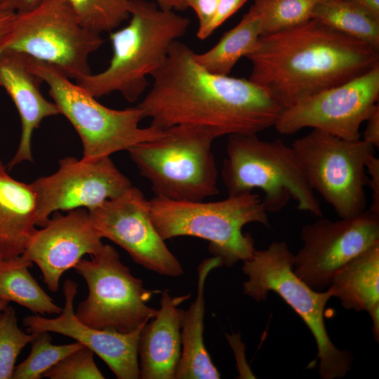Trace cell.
I'll return each mask as SVG.
<instances>
[{
	"mask_svg": "<svg viewBox=\"0 0 379 379\" xmlns=\"http://www.w3.org/2000/svg\"><path fill=\"white\" fill-rule=\"evenodd\" d=\"M41 82L42 80L30 71L26 55L11 50L0 52V86L11 97L21 121L18 147L7 166L8 169L23 161H33L34 131L44 119L60 114L55 102L42 95Z\"/></svg>",
	"mask_w": 379,
	"mask_h": 379,
	"instance_id": "18",
	"label": "cell"
},
{
	"mask_svg": "<svg viewBox=\"0 0 379 379\" xmlns=\"http://www.w3.org/2000/svg\"><path fill=\"white\" fill-rule=\"evenodd\" d=\"M79 22L101 34L114 31L130 17L132 0H66Z\"/></svg>",
	"mask_w": 379,
	"mask_h": 379,
	"instance_id": "27",
	"label": "cell"
},
{
	"mask_svg": "<svg viewBox=\"0 0 379 379\" xmlns=\"http://www.w3.org/2000/svg\"><path fill=\"white\" fill-rule=\"evenodd\" d=\"M260 36V18L251 7L240 22L225 32L214 46L201 53L194 52V58L210 72L229 75L239 59L255 48Z\"/></svg>",
	"mask_w": 379,
	"mask_h": 379,
	"instance_id": "24",
	"label": "cell"
},
{
	"mask_svg": "<svg viewBox=\"0 0 379 379\" xmlns=\"http://www.w3.org/2000/svg\"><path fill=\"white\" fill-rule=\"evenodd\" d=\"M152 222L164 240L189 236L209 242L208 249L222 265L232 267L255 251L243 227L251 222L270 227L261 197L246 192L211 202L175 201L154 197L149 200Z\"/></svg>",
	"mask_w": 379,
	"mask_h": 379,
	"instance_id": "4",
	"label": "cell"
},
{
	"mask_svg": "<svg viewBox=\"0 0 379 379\" xmlns=\"http://www.w3.org/2000/svg\"><path fill=\"white\" fill-rule=\"evenodd\" d=\"M88 211L77 208L65 215L58 212L40 230H36L22 253L39 268L44 282L53 293L62 274L85 255H94L104 245Z\"/></svg>",
	"mask_w": 379,
	"mask_h": 379,
	"instance_id": "16",
	"label": "cell"
},
{
	"mask_svg": "<svg viewBox=\"0 0 379 379\" xmlns=\"http://www.w3.org/2000/svg\"><path fill=\"white\" fill-rule=\"evenodd\" d=\"M128 19L126 26L110 33L112 56L107 67L76 80L95 98L119 92L135 102L149 85L147 77L164 65L171 46L190 25L188 18L147 0H132Z\"/></svg>",
	"mask_w": 379,
	"mask_h": 379,
	"instance_id": "3",
	"label": "cell"
},
{
	"mask_svg": "<svg viewBox=\"0 0 379 379\" xmlns=\"http://www.w3.org/2000/svg\"><path fill=\"white\" fill-rule=\"evenodd\" d=\"M312 19L379 50V20L350 0H322Z\"/></svg>",
	"mask_w": 379,
	"mask_h": 379,
	"instance_id": "25",
	"label": "cell"
},
{
	"mask_svg": "<svg viewBox=\"0 0 379 379\" xmlns=\"http://www.w3.org/2000/svg\"><path fill=\"white\" fill-rule=\"evenodd\" d=\"M100 34L85 28L66 0H48L15 13L0 52L11 50L53 65L75 80L91 73L90 55L102 44Z\"/></svg>",
	"mask_w": 379,
	"mask_h": 379,
	"instance_id": "9",
	"label": "cell"
},
{
	"mask_svg": "<svg viewBox=\"0 0 379 379\" xmlns=\"http://www.w3.org/2000/svg\"><path fill=\"white\" fill-rule=\"evenodd\" d=\"M213 256L198 266L197 294L184 312L181 328L182 352L176 370V379H218L220 374L211 361L204 342L205 314L204 287L208 274L222 266Z\"/></svg>",
	"mask_w": 379,
	"mask_h": 379,
	"instance_id": "21",
	"label": "cell"
},
{
	"mask_svg": "<svg viewBox=\"0 0 379 379\" xmlns=\"http://www.w3.org/2000/svg\"><path fill=\"white\" fill-rule=\"evenodd\" d=\"M186 8H191L197 14L198 30L206 27L212 20L219 0H182Z\"/></svg>",
	"mask_w": 379,
	"mask_h": 379,
	"instance_id": "32",
	"label": "cell"
},
{
	"mask_svg": "<svg viewBox=\"0 0 379 379\" xmlns=\"http://www.w3.org/2000/svg\"><path fill=\"white\" fill-rule=\"evenodd\" d=\"M368 185L372 192L370 210L379 214V159L375 154L370 157L366 164Z\"/></svg>",
	"mask_w": 379,
	"mask_h": 379,
	"instance_id": "33",
	"label": "cell"
},
{
	"mask_svg": "<svg viewBox=\"0 0 379 379\" xmlns=\"http://www.w3.org/2000/svg\"><path fill=\"white\" fill-rule=\"evenodd\" d=\"M95 353L86 346L67 354L48 369L43 377L51 379H103L94 361Z\"/></svg>",
	"mask_w": 379,
	"mask_h": 379,
	"instance_id": "30",
	"label": "cell"
},
{
	"mask_svg": "<svg viewBox=\"0 0 379 379\" xmlns=\"http://www.w3.org/2000/svg\"><path fill=\"white\" fill-rule=\"evenodd\" d=\"M28 67L49 88V95L77 132L84 159L110 157L133 146L161 137L165 129L140 127L144 119L136 106L114 109L97 101L84 88L55 66L27 56Z\"/></svg>",
	"mask_w": 379,
	"mask_h": 379,
	"instance_id": "8",
	"label": "cell"
},
{
	"mask_svg": "<svg viewBox=\"0 0 379 379\" xmlns=\"http://www.w3.org/2000/svg\"><path fill=\"white\" fill-rule=\"evenodd\" d=\"M88 213L102 239L121 247L137 264L161 275L183 274L180 262L152 222L149 200L138 188L131 186Z\"/></svg>",
	"mask_w": 379,
	"mask_h": 379,
	"instance_id": "15",
	"label": "cell"
},
{
	"mask_svg": "<svg viewBox=\"0 0 379 379\" xmlns=\"http://www.w3.org/2000/svg\"><path fill=\"white\" fill-rule=\"evenodd\" d=\"M8 304H9V302L5 301V300H0V310H1L2 308H4L5 306H6Z\"/></svg>",
	"mask_w": 379,
	"mask_h": 379,
	"instance_id": "39",
	"label": "cell"
},
{
	"mask_svg": "<svg viewBox=\"0 0 379 379\" xmlns=\"http://www.w3.org/2000/svg\"><path fill=\"white\" fill-rule=\"evenodd\" d=\"M33 337L32 333H26L19 328L11 305L8 304L0 310V379L13 378L16 359Z\"/></svg>",
	"mask_w": 379,
	"mask_h": 379,
	"instance_id": "29",
	"label": "cell"
},
{
	"mask_svg": "<svg viewBox=\"0 0 379 379\" xmlns=\"http://www.w3.org/2000/svg\"><path fill=\"white\" fill-rule=\"evenodd\" d=\"M329 288L346 310L379 312V243L344 265Z\"/></svg>",
	"mask_w": 379,
	"mask_h": 379,
	"instance_id": "22",
	"label": "cell"
},
{
	"mask_svg": "<svg viewBox=\"0 0 379 379\" xmlns=\"http://www.w3.org/2000/svg\"><path fill=\"white\" fill-rule=\"evenodd\" d=\"M366 126L363 134L364 141L373 145L375 148L379 147V105L377 104L368 117Z\"/></svg>",
	"mask_w": 379,
	"mask_h": 379,
	"instance_id": "34",
	"label": "cell"
},
{
	"mask_svg": "<svg viewBox=\"0 0 379 379\" xmlns=\"http://www.w3.org/2000/svg\"><path fill=\"white\" fill-rule=\"evenodd\" d=\"M222 179L228 195L259 189L267 213L282 210L293 198L298 208L317 216L322 211L308 185L295 152L281 140L267 141L257 135H232L227 143Z\"/></svg>",
	"mask_w": 379,
	"mask_h": 379,
	"instance_id": "7",
	"label": "cell"
},
{
	"mask_svg": "<svg viewBox=\"0 0 379 379\" xmlns=\"http://www.w3.org/2000/svg\"><path fill=\"white\" fill-rule=\"evenodd\" d=\"M153 84L137 107L144 119L161 128L192 125L222 135H257L274 126L284 109L249 79L208 72L194 51L175 41Z\"/></svg>",
	"mask_w": 379,
	"mask_h": 379,
	"instance_id": "1",
	"label": "cell"
},
{
	"mask_svg": "<svg viewBox=\"0 0 379 379\" xmlns=\"http://www.w3.org/2000/svg\"><path fill=\"white\" fill-rule=\"evenodd\" d=\"M379 20V0H350Z\"/></svg>",
	"mask_w": 379,
	"mask_h": 379,
	"instance_id": "37",
	"label": "cell"
},
{
	"mask_svg": "<svg viewBox=\"0 0 379 379\" xmlns=\"http://www.w3.org/2000/svg\"><path fill=\"white\" fill-rule=\"evenodd\" d=\"M162 9L170 11H184L186 9L182 0H154Z\"/></svg>",
	"mask_w": 379,
	"mask_h": 379,
	"instance_id": "38",
	"label": "cell"
},
{
	"mask_svg": "<svg viewBox=\"0 0 379 379\" xmlns=\"http://www.w3.org/2000/svg\"><path fill=\"white\" fill-rule=\"evenodd\" d=\"M90 256L74 267L88 291L74 311L81 322L98 330L126 333L141 328L156 316L157 310L147 302L157 291L145 288L112 246L104 244Z\"/></svg>",
	"mask_w": 379,
	"mask_h": 379,
	"instance_id": "10",
	"label": "cell"
},
{
	"mask_svg": "<svg viewBox=\"0 0 379 379\" xmlns=\"http://www.w3.org/2000/svg\"><path fill=\"white\" fill-rule=\"evenodd\" d=\"M248 0H219L215 13L209 24L201 30H197L199 39H207L225 21L234 14Z\"/></svg>",
	"mask_w": 379,
	"mask_h": 379,
	"instance_id": "31",
	"label": "cell"
},
{
	"mask_svg": "<svg viewBox=\"0 0 379 379\" xmlns=\"http://www.w3.org/2000/svg\"><path fill=\"white\" fill-rule=\"evenodd\" d=\"M379 64L366 72L285 108L274 128L293 135L312 128L347 140L361 138L359 129L378 104Z\"/></svg>",
	"mask_w": 379,
	"mask_h": 379,
	"instance_id": "13",
	"label": "cell"
},
{
	"mask_svg": "<svg viewBox=\"0 0 379 379\" xmlns=\"http://www.w3.org/2000/svg\"><path fill=\"white\" fill-rule=\"evenodd\" d=\"M247 280L244 293L256 301L265 300L268 293L279 295L300 316L317 345L319 374L323 379L341 378L351 370L353 356L333 343L324 322L326 304L333 294L331 288L318 291L310 288L293 272L294 254L285 241H274L267 248L255 251L243 261Z\"/></svg>",
	"mask_w": 379,
	"mask_h": 379,
	"instance_id": "5",
	"label": "cell"
},
{
	"mask_svg": "<svg viewBox=\"0 0 379 379\" xmlns=\"http://www.w3.org/2000/svg\"><path fill=\"white\" fill-rule=\"evenodd\" d=\"M319 218L301 230L303 244L294 255L293 272L322 291L344 265L379 243V214L368 209L335 221Z\"/></svg>",
	"mask_w": 379,
	"mask_h": 379,
	"instance_id": "12",
	"label": "cell"
},
{
	"mask_svg": "<svg viewBox=\"0 0 379 379\" xmlns=\"http://www.w3.org/2000/svg\"><path fill=\"white\" fill-rule=\"evenodd\" d=\"M78 284L72 279L63 283L65 305L54 318L39 314L22 319L29 333L53 332L71 338L91 349L109 366L119 379H138L140 370L138 356L139 328L131 333L98 330L81 322L75 315L74 301Z\"/></svg>",
	"mask_w": 379,
	"mask_h": 379,
	"instance_id": "17",
	"label": "cell"
},
{
	"mask_svg": "<svg viewBox=\"0 0 379 379\" xmlns=\"http://www.w3.org/2000/svg\"><path fill=\"white\" fill-rule=\"evenodd\" d=\"M246 58L249 79L284 109L379 64L378 51L315 19L260 36Z\"/></svg>",
	"mask_w": 379,
	"mask_h": 379,
	"instance_id": "2",
	"label": "cell"
},
{
	"mask_svg": "<svg viewBox=\"0 0 379 379\" xmlns=\"http://www.w3.org/2000/svg\"><path fill=\"white\" fill-rule=\"evenodd\" d=\"M31 184L38 197L36 226L41 227L55 212L93 210L132 186L110 157L80 160L66 157L59 161L55 173Z\"/></svg>",
	"mask_w": 379,
	"mask_h": 379,
	"instance_id": "14",
	"label": "cell"
},
{
	"mask_svg": "<svg viewBox=\"0 0 379 379\" xmlns=\"http://www.w3.org/2000/svg\"><path fill=\"white\" fill-rule=\"evenodd\" d=\"M38 197L32 184L15 180L0 161V258L22 255L35 232Z\"/></svg>",
	"mask_w": 379,
	"mask_h": 379,
	"instance_id": "20",
	"label": "cell"
},
{
	"mask_svg": "<svg viewBox=\"0 0 379 379\" xmlns=\"http://www.w3.org/2000/svg\"><path fill=\"white\" fill-rule=\"evenodd\" d=\"M311 189L333 207L340 218L366 210V164L375 147L361 138L347 140L319 130L291 145Z\"/></svg>",
	"mask_w": 379,
	"mask_h": 379,
	"instance_id": "11",
	"label": "cell"
},
{
	"mask_svg": "<svg viewBox=\"0 0 379 379\" xmlns=\"http://www.w3.org/2000/svg\"><path fill=\"white\" fill-rule=\"evenodd\" d=\"M15 13L13 11L0 8V41L9 32Z\"/></svg>",
	"mask_w": 379,
	"mask_h": 379,
	"instance_id": "36",
	"label": "cell"
},
{
	"mask_svg": "<svg viewBox=\"0 0 379 379\" xmlns=\"http://www.w3.org/2000/svg\"><path fill=\"white\" fill-rule=\"evenodd\" d=\"M322 0H254L251 6L260 21L261 36L289 29L311 19Z\"/></svg>",
	"mask_w": 379,
	"mask_h": 379,
	"instance_id": "26",
	"label": "cell"
},
{
	"mask_svg": "<svg viewBox=\"0 0 379 379\" xmlns=\"http://www.w3.org/2000/svg\"><path fill=\"white\" fill-rule=\"evenodd\" d=\"M156 316L142 328L138 343L140 378L174 379L182 352L184 310L179 306L190 294L171 296L161 291Z\"/></svg>",
	"mask_w": 379,
	"mask_h": 379,
	"instance_id": "19",
	"label": "cell"
},
{
	"mask_svg": "<svg viewBox=\"0 0 379 379\" xmlns=\"http://www.w3.org/2000/svg\"><path fill=\"white\" fill-rule=\"evenodd\" d=\"M33 262L24 255L0 258V300L20 305L34 314H59L58 306L29 272Z\"/></svg>",
	"mask_w": 379,
	"mask_h": 379,
	"instance_id": "23",
	"label": "cell"
},
{
	"mask_svg": "<svg viewBox=\"0 0 379 379\" xmlns=\"http://www.w3.org/2000/svg\"><path fill=\"white\" fill-rule=\"evenodd\" d=\"M29 354L15 366L13 379H40L43 375L62 358L84 346L77 342L67 345H54L48 331L32 333Z\"/></svg>",
	"mask_w": 379,
	"mask_h": 379,
	"instance_id": "28",
	"label": "cell"
},
{
	"mask_svg": "<svg viewBox=\"0 0 379 379\" xmlns=\"http://www.w3.org/2000/svg\"><path fill=\"white\" fill-rule=\"evenodd\" d=\"M217 138L208 128L178 125L155 140L128 150L155 197L197 201L218 193V172L212 150Z\"/></svg>",
	"mask_w": 379,
	"mask_h": 379,
	"instance_id": "6",
	"label": "cell"
},
{
	"mask_svg": "<svg viewBox=\"0 0 379 379\" xmlns=\"http://www.w3.org/2000/svg\"><path fill=\"white\" fill-rule=\"evenodd\" d=\"M48 0H0V8L17 13L34 9Z\"/></svg>",
	"mask_w": 379,
	"mask_h": 379,
	"instance_id": "35",
	"label": "cell"
}]
</instances>
